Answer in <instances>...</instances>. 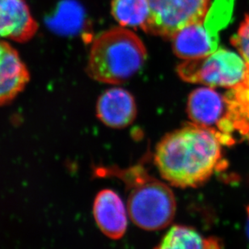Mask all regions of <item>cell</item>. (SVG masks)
Returning <instances> with one entry per match:
<instances>
[{"instance_id": "obj_1", "label": "cell", "mask_w": 249, "mask_h": 249, "mask_svg": "<svg viewBox=\"0 0 249 249\" xmlns=\"http://www.w3.org/2000/svg\"><path fill=\"white\" fill-rule=\"evenodd\" d=\"M212 129L191 123L159 142L155 162L161 177L179 188L203 185L222 163V145Z\"/></svg>"}, {"instance_id": "obj_2", "label": "cell", "mask_w": 249, "mask_h": 249, "mask_svg": "<svg viewBox=\"0 0 249 249\" xmlns=\"http://www.w3.org/2000/svg\"><path fill=\"white\" fill-rule=\"evenodd\" d=\"M146 57V46L139 36L124 27H116L94 40L87 73L104 84H123L140 71Z\"/></svg>"}, {"instance_id": "obj_3", "label": "cell", "mask_w": 249, "mask_h": 249, "mask_svg": "<svg viewBox=\"0 0 249 249\" xmlns=\"http://www.w3.org/2000/svg\"><path fill=\"white\" fill-rule=\"evenodd\" d=\"M109 175L123 180L129 190L127 211L133 223L146 231L161 230L173 222L177 201L165 183L152 178L144 168L107 169Z\"/></svg>"}, {"instance_id": "obj_4", "label": "cell", "mask_w": 249, "mask_h": 249, "mask_svg": "<svg viewBox=\"0 0 249 249\" xmlns=\"http://www.w3.org/2000/svg\"><path fill=\"white\" fill-rule=\"evenodd\" d=\"M178 74L188 83L232 89L247 79L249 65L240 54L218 49L205 57L184 60L178 67Z\"/></svg>"}, {"instance_id": "obj_5", "label": "cell", "mask_w": 249, "mask_h": 249, "mask_svg": "<svg viewBox=\"0 0 249 249\" xmlns=\"http://www.w3.org/2000/svg\"><path fill=\"white\" fill-rule=\"evenodd\" d=\"M149 17L142 29L146 34L171 39L180 29L203 21L211 0H147Z\"/></svg>"}, {"instance_id": "obj_6", "label": "cell", "mask_w": 249, "mask_h": 249, "mask_svg": "<svg viewBox=\"0 0 249 249\" xmlns=\"http://www.w3.org/2000/svg\"><path fill=\"white\" fill-rule=\"evenodd\" d=\"M228 101L213 88H199L189 94L187 113L194 124L219 133L228 117Z\"/></svg>"}, {"instance_id": "obj_7", "label": "cell", "mask_w": 249, "mask_h": 249, "mask_svg": "<svg viewBox=\"0 0 249 249\" xmlns=\"http://www.w3.org/2000/svg\"><path fill=\"white\" fill-rule=\"evenodd\" d=\"M171 40L173 52L183 60L211 54L218 50L219 41L218 29L206 18L180 29Z\"/></svg>"}, {"instance_id": "obj_8", "label": "cell", "mask_w": 249, "mask_h": 249, "mask_svg": "<svg viewBox=\"0 0 249 249\" xmlns=\"http://www.w3.org/2000/svg\"><path fill=\"white\" fill-rule=\"evenodd\" d=\"M38 24L26 0H0V39L25 43L36 35Z\"/></svg>"}, {"instance_id": "obj_9", "label": "cell", "mask_w": 249, "mask_h": 249, "mask_svg": "<svg viewBox=\"0 0 249 249\" xmlns=\"http://www.w3.org/2000/svg\"><path fill=\"white\" fill-rule=\"evenodd\" d=\"M30 74L19 53L0 39V106L12 102L24 91Z\"/></svg>"}, {"instance_id": "obj_10", "label": "cell", "mask_w": 249, "mask_h": 249, "mask_svg": "<svg viewBox=\"0 0 249 249\" xmlns=\"http://www.w3.org/2000/svg\"><path fill=\"white\" fill-rule=\"evenodd\" d=\"M96 114L107 126L123 129L134 123L136 118V102L132 94L125 89H109L99 97Z\"/></svg>"}, {"instance_id": "obj_11", "label": "cell", "mask_w": 249, "mask_h": 249, "mask_svg": "<svg viewBox=\"0 0 249 249\" xmlns=\"http://www.w3.org/2000/svg\"><path fill=\"white\" fill-rule=\"evenodd\" d=\"M127 213L123 200L116 192L103 189L96 195L93 215L96 224L107 237L119 240L127 229Z\"/></svg>"}, {"instance_id": "obj_12", "label": "cell", "mask_w": 249, "mask_h": 249, "mask_svg": "<svg viewBox=\"0 0 249 249\" xmlns=\"http://www.w3.org/2000/svg\"><path fill=\"white\" fill-rule=\"evenodd\" d=\"M228 113L226 130L235 141V134L249 140V75L240 86L226 94Z\"/></svg>"}, {"instance_id": "obj_13", "label": "cell", "mask_w": 249, "mask_h": 249, "mask_svg": "<svg viewBox=\"0 0 249 249\" xmlns=\"http://www.w3.org/2000/svg\"><path fill=\"white\" fill-rule=\"evenodd\" d=\"M156 249H219L216 240L206 239L194 228L174 226Z\"/></svg>"}, {"instance_id": "obj_14", "label": "cell", "mask_w": 249, "mask_h": 249, "mask_svg": "<svg viewBox=\"0 0 249 249\" xmlns=\"http://www.w3.org/2000/svg\"><path fill=\"white\" fill-rule=\"evenodd\" d=\"M111 12L122 27L142 28L149 17L147 0H112Z\"/></svg>"}, {"instance_id": "obj_15", "label": "cell", "mask_w": 249, "mask_h": 249, "mask_svg": "<svg viewBox=\"0 0 249 249\" xmlns=\"http://www.w3.org/2000/svg\"><path fill=\"white\" fill-rule=\"evenodd\" d=\"M231 41L249 65V14L245 17Z\"/></svg>"}, {"instance_id": "obj_16", "label": "cell", "mask_w": 249, "mask_h": 249, "mask_svg": "<svg viewBox=\"0 0 249 249\" xmlns=\"http://www.w3.org/2000/svg\"><path fill=\"white\" fill-rule=\"evenodd\" d=\"M246 230H247V235H248V236H249V219H248L247 228H246Z\"/></svg>"}]
</instances>
